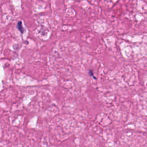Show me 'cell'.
Listing matches in <instances>:
<instances>
[{"mask_svg":"<svg viewBox=\"0 0 147 147\" xmlns=\"http://www.w3.org/2000/svg\"><path fill=\"white\" fill-rule=\"evenodd\" d=\"M17 29L20 30V32L21 33H23L24 32V29L22 27V22L21 21H18V23H17Z\"/></svg>","mask_w":147,"mask_h":147,"instance_id":"6da1fadb","label":"cell"}]
</instances>
